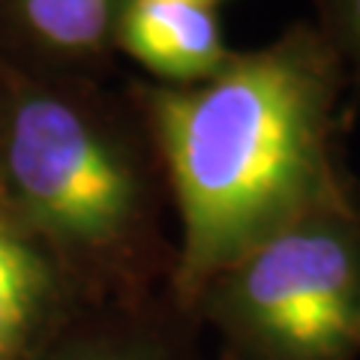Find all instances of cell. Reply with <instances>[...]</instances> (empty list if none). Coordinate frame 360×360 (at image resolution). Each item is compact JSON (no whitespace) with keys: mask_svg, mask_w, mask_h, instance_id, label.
<instances>
[{"mask_svg":"<svg viewBox=\"0 0 360 360\" xmlns=\"http://www.w3.org/2000/svg\"><path fill=\"white\" fill-rule=\"evenodd\" d=\"M162 160L174 217L172 295L198 288L324 201L357 193L342 160L348 78L312 21L238 51L193 84L123 78Z\"/></svg>","mask_w":360,"mask_h":360,"instance_id":"obj_1","label":"cell"},{"mask_svg":"<svg viewBox=\"0 0 360 360\" xmlns=\"http://www.w3.org/2000/svg\"><path fill=\"white\" fill-rule=\"evenodd\" d=\"M0 184L78 300L172 288L177 243L153 135L108 75L0 54Z\"/></svg>","mask_w":360,"mask_h":360,"instance_id":"obj_2","label":"cell"},{"mask_svg":"<svg viewBox=\"0 0 360 360\" xmlns=\"http://www.w3.org/2000/svg\"><path fill=\"white\" fill-rule=\"evenodd\" d=\"M189 312L217 360L360 357V198L324 201L213 274Z\"/></svg>","mask_w":360,"mask_h":360,"instance_id":"obj_3","label":"cell"},{"mask_svg":"<svg viewBox=\"0 0 360 360\" xmlns=\"http://www.w3.org/2000/svg\"><path fill=\"white\" fill-rule=\"evenodd\" d=\"M30 360H217L172 288L144 300H78Z\"/></svg>","mask_w":360,"mask_h":360,"instance_id":"obj_4","label":"cell"},{"mask_svg":"<svg viewBox=\"0 0 360 360\" xmlns=\"http://www.w3.org/2000/svg\"><path fill=\"white\" fill-rule=\"evenodd\" d=\"M123 0H0V54L51 72L111 75Z\"/></svg>","mask_w":360,"mask_h":360,"instance_id":"obj_5","label":"cell"},{"mask_svg":"<svg viewBox=\"0 0 360 360\" xmlns=\"http://www.w3.org/2000/svg\"><path fill=\"white\" fill-rule=\"evenodd\" d=\"M115 51L162 84H193L231 60L217 6L195 0H123Z\"/></svg>","mask_w":360,"mask_h":360,"instance_id":"obj_6","label":"cell"},{"mask_svg":"<svg viewBox=\"0 0 360 360\" xmlns=\"http://www.w3.org/2000/svg\"><path fill=\"white\" fill-rule=\"evenodd\" d=\"M75 303L0 184V360H30Z\"/></svg>","mask_w":360,"mask_h":360,"instance_id":"obj_7","label":"cell"},{"mask_svg":"<svg viewBox=\"0 0 360 360\" xmlns=\"http://www.w3.org/2000/svg\"><path fill=\"white\" fill-rule=\"evenodd\" d=\"M312 25L340 58L348 87L360 94V0H315Z\"/></svg>","mask_w":360,"mask_h":360,"instance_id":"obj_8","label":"cell"},{"mask_svg":"<svg viewBox=\"0 0 360 360\" xmlns=\"http://www.w3.org/2000/svg\"><path fill=\"white\" fill-rule=\"evenodd\" d=\"M195 4H207V6H219L222 0H195Z\"/></svg>","mask_w":360,"mask_h":360,"instance_id":"obj_9","label":"cell"}]
</instances>
